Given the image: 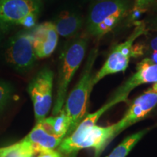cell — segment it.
I'll use <instances>...</instances> for the list:
<instances>
[{
	"label": "cell",
	"mask_w": 157,
	"mask_h": 157,
	"mask_svg": "<svg viewBox=\"0 0 157 157\" xmlns=\"http://www.w3.org/2000/svg\"><path fill=\"white\" fill-rule=\"evenodd\" d=\"M151 89L153 91H154L155 93H157V82L154 84V85L151 87Z\"/></svg>",
	"instance_id": "cell-25"
},
{
	"label": "cell",
	"mask_w": 157,
	"mask_h": 157,
	"mask_svg": "<svg viewBox=\"0 0 157 157\" xmlns=\"http://www.w3.org/2000/svg\"><path fill=\"white\" fill-rule=\"evenodd\" d=\"M53 72L44 68L39 71L28 86L36 123L42 121L50 111L52 103Z\"/></svg>",
	"instance_id": "cell-4"
},
{
	"label": "cell",
	"mask_w": 157,
	"mask_h": 157,
	"mask_svg": "<svg viewBox=\"0 0 157 157\" xmlns=\"http://www.w3.org/2000/svg\"><path fill=\"white\" fill-rule=\"evenodd\" d=\"M148 130L149 129H143L127 137L107 157H126Z\"/></svg>",
	"instance_id": "cell-17"
},
{
	"label": "cell",
	"mask_w": 157,
	"mask_h": 157,
	"mask_svg": "<svg viewBox=\"0 0 157 157\" xmlns=\"http://www.w3.org/2000/svg\"><path fill=\"white\" fill-rule=\"evenodd\" d=\"M87 48V39L80 38L65 48L60 56L59 65L57 94L52 115L56 116L63 108L67 96L68 86L76 71L82 64Z\"/></svg>",
	"instance_id": "cell-2"
},
{
	"label": "cell",
	"mask_w": 157,
	"mask_h": 157,
	"mask_svg": "<svg viewBox=\"0 0 157 157\" xmlns=\"http://www.w3.org/2000/svg\"><path fill=\"white\" fill-rule=\"evenodd\" d=\"M52 23L58 35L65 38H71L81 31L83 19L78 12L64 10L59 13Z\"/></svg>",
	"instance_id": "cell-14"
},
{
	"label": "cell",
	"mask_w": 157,
	"mask_h": 157,
	"mask_svg": "<svg viewBox=\"0 0 157 157\" xmlns=\"http://www.w3.org/2000/svg\"><path fill=\"white\" fill-rule=\"evenodd\" d=\"M134 23L135 28L130 36L124 42L116 45L102 68L95 76H93L92 82L93 87L105 76L119 72H124L126 71L129 66L132 45L134 44L135 40L142 35L148 33L144 21H137Z\"/></svg>",
	"instance_id": "cell-3"
},
{
	"label": "cell",
	"mask_w": 157,
	"mask_h": 157,
	"mask_svg": "<svg viewBox=\"0 0 157 157\" xmlns=\"http://www.w3.org/2000/svg\"><path fill=\"white\" fill-rule=\"evenodd\" d=\"M150 57L149 58L152 60V62H154V63L157 64V52H150Z\"/></svg>",
	"instance_id": "cell-24"
},
{
	"label": "cell",
	"mask_w": 157,
	"mask_h": 157,
	"mask_svg": "<svg viewBox=\"0 0 157 157\" xmlns=\"http://www.w3.org/2000/svg\"><path fill=\"white\" fill-rule=\"evenodd\" d=\"M34 147L25 137L10 146L0 147V157H34Z\"/></svg>",
	"instance_id": "cell-16"
},
{
	"label": "cell",
	"mask_w": 157,
	"mask_h": 157,
	"mask_svg": "<svg viewBox=\"0 0 157 157\" xmlns=\"http://www.w3.org/2000/svg\"><path fill=\"white\" fill-rule=\"evenodd\" d=\"M157 105V93L149 88L133 101L128 111L119 122L114 124L111 141L127 127L145 117Z\"/></svg>",
	"instance_id": "cell-8"
},
{
	"label": "cell",
	"mask_w": 157,
	"mask_h": 157,
	"mask_svg": "<svg viewBox=\"0 0 157 157\" xmlns=\"http://www.w3.org/2000/svg\"><path fill=\"white\" fill-rule=\"evenodd\" d=\"M37 157H63V154L58 151H48L40 153Z\"/></svg>",
	"instance_id": "cell-23"
},
{
	"label": "cell",
	"mask_w": 157,
	"mask_h": 157,
	"mask_svg": "<svg viewBox=\"0 0 157 157\" xmlns=\"http://www.w3.org/2000/svg\"><path fill=\"white\" fill-rule=\"evenodd\" d=\"M113 103L108 101L103 107L95 113L88 114L80 122L75 130L69 136L66 137L58 147V151L62 154H71L76 152V147L83 140L89 131L96 125V122L105 111L113 106Z\"/></svg>",
	"instance_id": "cell-10"
},
{
	"label": "cell",
	"mask_w": 157,
	"mask_h": 157,
	"mask_svg": "<svg viewBox=\"0 0 157 157\" xmlns=\"http://www.w3.org/2000/svg\"><path fill=\"white\" fill-rule=\"evenodd\" d=\"M157 2V0H135L133 8L147 10L148 7H151Z\"/></svg>",
	"instance_id": "cell-20"
},
{
	"label": "cell",
	"mask_w": 157,
	"mask_h": 157,
	"mask_svg": "<svg viewBox=\"0 0 157 157\" xmlns=\"http://www.w3.org/2000/svg\"><path fill=\"white\" fill-rule=\"evenodd\" d=\"M13 96V88L10 84L0 81V112L5 109Z\"/></svg>",
	"instance_id": "cell-18"
},
{
	"label": "cell",
	"mask_w": 157,
	"mask_h": 157,
	"mask_svg": "<svg viewBox=\"0 0 157 157\" xmlns=\"http://www.w3.org/2000/svg\"><path fill=\"white\" fill-rule=\"evenodd\" d=\"M36 56L29 31H21L12 37L5 51L7 63L20 73H25L34 66Z\"/></svg>",
	"instance_id": "cell-5"
},
{
	"label": "cell",
	"mask_w": 157,
	"mask_h": 157,
	"mask_svg": "<svg viewBox=\"0 0 157 157\" xmlns=\"http://www.w3.org/2000/svg\"><path fill=\"white\" fill-rule=\"evenodd\" d=\"M98 55V48H94L90 52L87 61L78 83L71 90L63 108L70 119V127L66 137L75 130L87 113L90 93L93 90V69Z\"/></svg>",
	"instance_id": "cell-1"
},
{
	"label": "cell",
	"mask_w": 157,
	"mask_h": 157,
	"mask_svg": "<svg viewBox=\"0 0 157 157\" xmlns=\"http://www.w3.org/2000/svg\"><path fill=\"white\" fill-rule=\"evenodd\" d=\"M25 137L32 145L36 154L55 150L63 140L62 138L49 132L41 122L36 123Z\"/></svg>",
	"instance_id": "cell-12"
},
{
	"label": "cell",
	"mask_w": 157,
	"mask_h": 157,
	"mask_svg": "<svg viewBox=\"0 0 157 157\" xmlns=\"http://www.w3.org/2000/svg\"><path fill=\"white\" fill-rule=\"evenodd\" d=\"M32 43L37 58L50 56L57 48L58 34L52 22H44L34 28L31 32Z\"/></svg>",
	"instance_id": "cell-11"
},
{
	"label": "cell",
	"mask_w": 157,
	"mask_h": 157,
	"mask_svg": "<svg viewBox=\"0 0 157 157\" xmlns=\"http://www.w3.org/2000/svg\"><path fill=\"white\" fill-rule=\"evenodd\" d=\"M87 2H90V3H95V2H103L105 1V0H85Z\"/></svg>",
	"instance_id": "cell-26"
},
{
	"label": "cell",
	"mask_w": 157,
	"mask_h": 157,
	"mask_svg": "<svg viewBox=\"0 0 157 157\" xmlns=\"http://www.w3.org/2000/svg\"><path fill=\"white\" fill-rule=\"evenodd\" d=\"M42 5V0H0V29L5 31L29 15H39Z\"/></svg>",
	"instance_id": "cell-6"
},
{
	"label": "cell",
	"mask_w": 157,
	"mask_h": 157,
	"mask_svg": "<svg viewBox=\"0 0 157 157\" xmlns=\"http://www.w3.org/2000/svg\"><path fill=\"white\" fill-rule=\"evenodd\" d=\"M114 124L106 127L95 125L76 147V151L83 148H94L96 151L95 157H98L108 143L111 142Z\"/></svg>",
	"instance_id": "cell-13"
},
{
	"label": "cell",
	"mask_w": 157,
	"mask_h": 157,
	"mask_svg": "<svg viewBox=\"0 0 157 157\" xmlns=\"http://www.w3.org/2000/svg\"><path fill=\"white\" fill-rule=\"evenodd\" d=\"M39 122L42 123L49 132L63 140L66 137L70 127V119L63 109L58 114L52 117L45 118Z\"/></svg>",
	"instance_id": "cell-15"
},
{
	"label": "cell",
	"mask_w": 157,
	"mask_h": 157,
	"mask_svg": "<svg viewBox=\"0 0 157 157\" xmlns=\"http://www.w3.org/2000/svg\"><path fill=\"white\" fill-rule=\"evenodd\" d=\"M146 50V44L143 42H137L136 44L132 45V52H131V58H137L142 56Z\"/></svg>",
	"instance_id": "cell-19"
},
{
	"label": "cell",
	"mask_w": 157,
	"mask_h": 157,
	"mask_svg": "<svg viewBox=\"0 0 157 157\" xmlns=\"http://www.w3.org/2000/svg\"><path fill=\"white\" fill-rule=\"evenodd\" d=\"M129 0H105L90 5L86 22L88 34L104 20L111 17L124 18L128 14Z\"/></svg>",
	"instance_id": "cell-9"
},
{
	"label": "cell",
	"mask_w": 157,
	"mask_h": 157,
	"mask_svg": "<svg viewBox=\"0 0 157 157\" xmlns=\"http://www.w3.org/2000/svg\"><path fill=\"white\" fill-rule=\"evenodd\" d=\"M137 71L113 93L109 101L116 104L126 101L129 93L139 85L157 82V64L146 58L137 65Z\"/></svg>",
	"instance_id": "cell-7"
},
{
	"label": "cell",
	"mask_w": 157,
	"mask_h": 157,
	"mask_svg": "<svg viewBox=\"0 0 157 157\" xmlns=\"http://www.w3.org/2000/svg\"><path fill=\"white\" fill-rule=\"evenodd\" d=\"M144 22L147 31L157 32V17H151Z\"/></svg>",
	"instance_id": "cell-21"
},
{
	"label": "cell",
	"mask_w": 157,
	"mask_h": 157,
	"mask_svg": "<svg viewBox=\"0 0 157 157\" xmlns=\"http://www.w3.org/2000/svg\"><path fill=\"white\" fill-rule=\"evenodd\" d=\"M146 49L150 52H157V35L148 39V44L146 45Z\"/></svg>",
	"instance_id": "cell-22"
}]
</instances>
